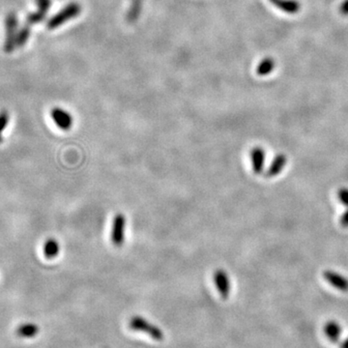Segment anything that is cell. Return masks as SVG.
I'll return each instance as SVG.
<instances>
[{
	"instance_id": "20",
	"label": "cell",
	"mask_w": 348,
	"mask_h": 348,
	"mask_svg": "<svg viewBox=\"0 0 348 348\" xmlns=\"http://www.w3.org/2000/svg\"><path fill=\"white\" fill-rule=\"evenodd\" d=\"M338 200L348 208V189L341 188L338 192Z\"/></svg>"
},
{
	"instance_id": "4",
	"label": "cell",
	"mask_w": 348,
	"mask_h": 348,
	"mask_svg": "<svg viewBox=\"0 0 348 348\" xmlns=\"http://www.w3.org/2000/svg\"><path fill=\"white\" fill-rule=\"evenodd\" d=\"M127 220L122 213H118L113 218V227H112V242L116 247L122 246L125 241V231H126Z\"/></svg>"
},
{
	"instance_id": "19",
	"label": "cell",
	"mask_w": 348,
	"mask_h": 348,
	"mask_svg": "<svg viewBox=\"0 0 348 348\" xmlns=\"http://www.w3.org/2000/svg\"><path fill=\"white\" fill-rule=\"evenodd\" d=\"M38 10L48 14V12L51 9V0H35Z\"/></svg>"
},
{
	"instance_id": "7",
	"label": "cell",
	"mask_w": 348,
	"mask_h": 348,
	"mask_svg": "<svg viewBox=\"0 0 348 348\" xmlns=\"http://www.w3.org/2000/svg\"><path fill=\"white\" fill-rule=\"evenodd\" d=\"M323 276L332 287L337 288L340 291L347 292L348 279H346L345 276H343L338 273H336L334 271H331V270L325 271L323 273Z\"/></svg>"
},
{
	"instance_id": "12",
	"label": "cell",
	"mask_w": 348,
	"mask_h": 348,
	"mask_svg": "<svg viewBox=\"0 0 348 348\" xmlns=\"http://www.w3.org/2000/svg\"><path fill=\"white\" fill-rule=\"evenodd\" d=\"M43 251H44L45 256L49 259H51V258H54V257L58 256L59 251H60V247L55 239L51 238L45 242Z\"/></svg>"
},
{
	"instance_id": "21",
	"label": "cell",
	"mask_w": 348,
	"mask_h": 348,
	"mask_svg": "<svg viewBox=\"0 0 348 348\" xmlns=\"http://www.w3.org/2000/svg\"><path fill=\"white\" fill-rule=\"evenodd\" d=\"M339 13L342 16H348V0H344L339 6Z\"/></svg>"
},
{
	"instance_id": "13",
	"label": "cell",
	"mask_w": 348,
	"mask_h": 348,
	"mask_svg": "<svg viewBox=\"0 0 348 348\" xmlns=\"http://www.w3.org/2000/svg\"><path fill=\"white\" fill-rule=\"evenodd\" d=\"M39 332V327L33 323L22 324L17 329V335L21 338H33Z\"/></svg>"
},
{
	"instance_id": "15",
	"label": "cell",
	"mask_w": 348,
	"mask_h": 348,
	"mask_svg": "<svg viewBox=\"0 0 348 348\" xmlns=\"http://www.w3.org/2000/svg\"><path fill=\"white\" fill-rule=\"evenodd\" d=\"M31 35V25L25 22V24L18 31L17 35V49H21L25 46L29 40Z\"/></svg>"
},
{
	"instance_id": "18",
	"label": "cell",
	"mask_w": 348,
	"mask_h": 348,
	"mask_svg": "<svg viewBox=\"0 0 348 348\" xmlns=\"http://www.w3.org/2000/svg\"><path fill=\"white\" fill-rule=\"evenodd\" d=\"M9 119H10L9 113L7 112L0 113V144L2 143V133L5 130V128L7 127Z\"/></svg>"
},
{
	"instance_id": "10",
	"label": "cell",
	"mask_w": 348,
	"mask_h": 348,
	"mask_svg": "<svg viewBox=\"0 0 348 348\" xmlns=\"http://www.w3.org/2000/svg\"><path fill=\"white\" fill-rule=\"evenodd\" d=\"M323 331H324V334L326 335V337L329 338V340L336 343L339 340L342 329L337 321L331 320V321H328L327 323L325 324Z\"/></svg>"
},
{
	"instance_id": "2",
	"label": "cell",
	"mask_w": 348,
	"mask_h": 348,
	"mask_svg": "<svg viewBox=\"0 0 348 348\" xmlns=\"http://www.w3.org/2000/svg\"><path fill=\"white\" fill-rule=\"evenodd\" d=\"M19 19L15 12H9L5 18V40L3 50L11 53L17 49V35L19 31Z\"/></svg>"
},
{
	"instance_id": "14",
	"label": "cell",
	"mask_w": 348,
	"mask_h": 348,
	"mask_svg": "<svg viewBox=\"0 0 348 348\" xmlns=\"http://www.w3.org/2000/svg\"><path fill=\"white\" fill-rule=\"evenodd\" d=\"M143 0H132V5L127 13V21L133 22L136 21L143 10Z\"/></svg>"
},
{
	"instance_id": "8",
	"label": "cell",
	"mask_w": 348,
	"mask_h": 348,
	"mask_svg": "<svg viewBox=\"0 0 348 348\" xmlns=\"http://www.w3.org/2000/svg\"><path fill=\"white\" fill-rule=\"evenodd\" d=\"M251 159L254 172L256 174L262 173L265 164V151L260 147L254 148L251 151Z\"/></svg>"
},
{
	"instance_id": "22",
	"label": "cell",
	"mask_w": 348,
	"mask_h": 348,
	"mask_svg": "<svg viewBox=\"0 0 348 348\" xmlns=\"http://www.w3.org/2000/svg\"><path fill=\"white\" fill-rule=\"evenodd\" d=\"M339 223H340V225L342 227H348V209L342 214V216L340 217V220H339Z\"/></svg>"
},
{
	"instance_id": "1",
	"label": "cell",
	"mask_w": 348,
	"mask_h": 348,
	"mask_svg": "<svg viewBox=\"0 0 348 348\" xmlns=\"http://www.w3.org/2000/svg\"><path fill=\"white\" fill-rule=\"evenodd\" d=\"M81 13H82L81 4L77 2H71L68 5H66L62 10L59 11L57 14L51 17L47 22V27L50 30L58 28L65 22L79 17Z\"/></svg>"
},
{
	"instance_id": "5",
	"label": "cell",
	"mask_w": 348,
	"mask_h": 348,
	"mask_svg": "<svg viewBox=\"0 0 348 348\" xmlns=\"http://www.w3.org/2000/svg\"><path fill=\"white\" fill-rule=\"evenodd\" d=\"M51 116L55 125L63 131H68L72 128L74 119L71 113L61 108H53L51 110Z\"/></svg>"
},
{
	"instance_id": "11",
	"label": "cell",
	"mask_w": 348,
	"mask_h": 348,
	"mask_svg": "<svg viewBox=\"0 0 348 348\" xmlns=\"http://www.w3.org/2000/svg\"><path fill=\"white\" fill-rule=\"evenodd\" d=\"M287 158L284 154H279L273 160L272 164H270L268 170L265 173L266 177H274L277 174L281 173L285 165L287 164Z\"/></svg>"
},
{
	"instance_id": "23",
	"label": "cell",
	"mask_w": 348,
	"mask_h": 348,
	"mask_svg": "<svg viewBox=\"0 0 348 348\" xmlns=\"http://www.w3.org/2000/svg\"><path fill=\"white\" fill-rule=\"evenodd\" d=\"M340 348H348V338H345V339L341 342Z\"/></svg>"
},
{
	"instance_id": "3",
	"label": "cell",
	"mask_w": 348,
	"mask_h": 348,
	"mask_svg": "<svg viewBox=\"0 0 348 348\" xmlns=\"http://www.w3.org/2000/svg\"><path fill=\"white\" fill-rule=\"evenodd\" d=\"M129 326L134 331L145 332L150 337H152L157 340L164 339V333L162 332V330L153 324H151L150 322H148L142 317H133L129 322Z\"/></svg>"
},
{
	"instance_id": "17",
	"label": "cell",
	"mask_w": 348,
	"mask_h": 348,
	"mask_svg": "<svg viewBox=\"0 0 348 348\" xmlns=\"http://www.w3.org/2000/svg\"><path fill=\"white\" fill-rule=\"evenodd\" d=\"M47 17V14L44 13V12H41V11L37 10L36 12H33V13H30L27 15L26 17V23H28L29 25H34V24H37V23H40L41 21H44Z\"/></svg>"
},
{
	"instance_id": "16",
	"label": "cell",
	"mask_w": 348,
	"mask_h": 348,
	"mask_svg": "<svg viewBox=\"0 0 348 348\" xmlns=\"http://www.w3.org/2000/svg\"><path fill=\"white\" fill-rule=\"evenodd\" d=\"M275 68V61L271 57H266L261 60L256 68V74L258 76H266L272 72Z\"/></svg>"
},
{
	"instance_id": "9",
	"label": "cell",
	"mask_w": 348,
	"mask_h": 348,
	"mask_svg": "<svg viewBox=\"0 0 348 348\" xmlns=\"http://www.w3.org/2000/svg\"><path fill=\"white\" fill-rule=\"evenodd\" d=\"M279 10L287 14H296L301 9V4L297 0H269Z\"/></svg>"
},
{
	"instance_id": "6",
	"label": "cell",
	"mask_w": 348,
	"mask_h": 348,
	"mask_svg": "<svg viewBox=\"0 0 348 348\" xmlns=\"http://www.w3.org/2000/svg\"><path fill=\"white\" fill-rule=\"evenodd\" d=\"M213 280H214L216 287H217L218 291L220 292L221 296L224 299L228 297L229 292H230V282H229L228 275L225 270H223V269L216 270Z\"/></svg>"
}]
</instances>
